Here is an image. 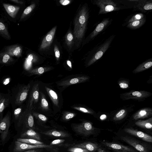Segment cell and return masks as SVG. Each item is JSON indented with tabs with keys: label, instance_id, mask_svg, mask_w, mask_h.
I'll use <instances>...</instances> for the list:
<instances>
[{
	"label": "cell",
	"instance_id": "1",
	"mask_svg": "<svg viewBox=\"0 0 152 152\" xmlns=\"http://www.w3.org/2000/svg\"><path fill=\"white\" fill-rule=\"evenodd\" d=\"M88 15L85 7L80 10L75 19L74 34L77 41L82 39L84 34L87 20Z\"/></svg>",
	"mask_w": 152,
	"mask_h": 152
},
{
	"label": "cell",
	"instance_id": "2",
	"mask_svg": "<svg viewBox=\"0 0 152 152\" xmlns=\"http://www.w3.org/2000/svg\"><path fill=\"white\" fill-rule=\"evenodd\" d=\"M52 145L43 144L41 145H32L23 143L18 141L15 142L13 149V152H22L23 151L30 149L42 148H50Z\"/></svg>",
	"mask_w": 152,
	"mask_h": 152
},
{
	"label": "cell",
	"instance_id": "3",
	"mask_svg": "<svg viewBox=\"0 0 152 152\" xmlns=\"http://www.w3.org/2000/svg\"><path fill=\"white\" fill-rule=\"evenodd\" d=\"M10 123V115L9 114L0 120V134L2 142L4 141L7 136Z\"/></svg>",
	"mask_w": 152,
	"mask_h": 152
},
{
	"label": "cell",
	"instance_id": "4",
	"mask_svg": "<svg viewBox=\"0 0 152 152\" xmlns=\"http://www.w3.org/2000/svg\"><path fill=\"white\" fill-rule=\"evenodd\" d=\"M74 129L77 133L86 136L92 134L94 131V127L88 122L83 123L75 126Z\"/></svg>",
	"mask_w": 152,
	"mask_h": 152
},
{
	"label": "cell",
	"instance_id": "5",
	"mask_svg": "<svg viewBox=\"0 0 152 152\" xmlns=\"http://www.w3.org/2000/svg\"><path fill=\"white\" fill-rule=\"evenodd\" d=\"M97 3L100 8V13L110 12L117 8L116 5L111 0H99Z\"/></svg>",
	"mask_w": 152,
	"mask_h": 152
},
{
	"label": "cell",
	"instance_id": "6",
	"mask_svg": "<svg viewBox=\"0 0 152 152\" xmlns=\"http://www.w3.org/2000/svg\"><path fill=\"white\" fill-rule=\"evenodd\" d=\"M121 138L124 141L140 152H149L145 146L132 137H121Z\"/></svg>",
	"mask_w": 152,
	"mask_h": 152
},
{
	"label": "cell",
	"instance_id": "7",
	"mask_svg": "<svg viewBox=\"0 0 152 152\" xmlns=\"http://www.w3.org/2000/svg\"><path fill=\"white\" fill-rule=\"evenodd\" d=\"M104 145L119 152H137L133 149L122 145L107 142L102 143Z\"/></svg>",
	"mask_w": 152,
	"mask_h": 152
},
{
	"label": "cell",
	"instance_id": "8",
	"mask_svg": "<svg viewBox=\"0 0 152 152\" xmlns=\"http://www.w3.org/2000/svg\"><path fill=\"white\" fill-rule=\"evenodd\" d=\"M125 131L128 133L138 137L143 140L148 142H152V136L145 133L132 128H126L125 129Z\"/></svg>",
	"mask_w": 152,
	"mask_h": 152
},
{
	"label": "cell",
	"instance_id": "9",
	"mask_svg": "<svg viewBox=\"0 0 152 152\" xmlns=\"http://www.w3.org/2000/svg\"><path fill=\"white\" fill-rule=\"evenodd\" d=\"M56 29V26H55L47 34L42 42L40 49H45L50 45L53 39Z\"/></svg>",
	"mask_w": 152,
	"mask_h": 152
},
{
	"label": "cell",
	"instance_id": "10",
	"mask_svg": "<svg viewBox=\"0 0 152 152\" xmlns=\"http://www.w3.org/2000/svg\"><path fill=\"white\" fill-rule=\"evenodd\" d=\"M20 137L21 138L34 139L40 141L41 140L39 134L31 129H28L22 134Z\"/></svg>",
	"mask_w": 152,
	"mask_h": 152
},
{
	"label": "cell",
	"instance_id": "11",
	"mask_svg": "<svg viewBox=\"0 0 152 152\" xmlns=\"http://www.w3.org/2000/svg\"><path fill=\"white\" fill-rule=\"evenodd\" d=\"M41 133L45 135L53 137H68L70 134L66 132L56 130H51L45 132H40Z\"/></svg>",
	"mask_w": 152,
	"mask_h": 152
},
{
	"label": "cell",
	"instance_id": "12",
	"mask_svg": "<svg viewBox=\"0 0 152 152\" xmlns=\"http://www.w3.org/2000/svg\"><path fill=\"white\" fill-rule=\"evenodd\" d=\"M110 43V41H108L102 46L101 48L96 53L94 56L90 61L88 64L89 65L92 64L102 56L109 47Z\"/></svg>",
	"mask_w": 152,
	"mask_h": 152
},
{
	"label": "cell",
	"instance_id": "13",
	"mask_svg": "<svg viewBox=\"0 0 152 152\" xmlns=\"http://www.w3.org/2000/svg\"><path fill=\"white\" fill-rule=\"evenodd\" d=\"M29 86H24L20 89L16 97L15 102L20 104L26 99L29 89Z\"/></svg>",
	"mask_w": 152,
	"mask_h": 152
},
{
	"label": "cell",
	"instance_id": "14",
	"mask_svg": "<svg viewBox=\"0 0 152 152\" xmlns=\"http://www.w3.org/2000/svg\"><path fill=\"white\" fill-rule=\"evenodd\" d=\"M72 146V147L85 148L90 151H94L99 148V146L98 144L90 142H85L73 145Z\"/></svg>",
	"mask_w": 152,
	"mask_h": 152
},
{
	"label": "cell",
	"instance_id": "15",
	"mask_svg": "<svg viewBox=\"0 0 152 152\" xmlns=\"http://www.w3.org/2000/svg\"><path fill=\"white\" fill-rule=\"evenodd\" d=\"M3 5L7 13L11 17L14 18L20 9V7L12 5L3 4Z\"/></svg>",
	"mask_w": 152,
	"mask_h": 152
},
{
	"label": "cell",
	"instance_id": "16",
	"mask_svg": "<svg viewBox=\"0 0 152 152\" xmlns=\"http://www.w3.org/2000/svg\"><path fill=\"white\" fill-rule=\"evenodd\" d=\"M108 22V20L107 19H106L99 23L92 33L91 35V38H92L101 31L107 24Z\"/></svg>",
	"mask_w": 152,
	"mask_h": 152
},
{
	"label": "cell",
	"instance_id": "17",
	"mask_svg": "<svg viewBox=\"0 0 152 152\" xmlns=\"http://www.w3.org/2000/svg\"><path fill=\"white\" fill-rule=\"evenodd\" d=\"M17 141L29 144L32 145H41L44 144L42 142L36 140L23 138H19L17 139Z\"/></svg>",
	"mask_w": 152,
	"mask_h": 152
},
{
	"label": "cell",
	"instance_id": "18",
	"mask_svg": "<svg viewBox=\"0 0 152 152\" xmlns=\"http://www.w3.org/2000/svg\"><path fill=\"white\" fill-rule=\"evenodd\" d=\"M138 126L147 129H151L152 127L151 119L146 121H139L135 123Z\"/></svg>",
	"mask_w": 152,
	"mask_h": 152
},
{
	"label": "cell",
	"instance_id": "19",
	"mask_svg": "<svg viewBox=\"0 0 152 152\" xmlns=\"http://www.w3.org/2000/svg\"><path fill=\"white\" fill-rule=\"evenodd\" d=\"M145 19H142L130 22L128 25V27L133 29L137 28L141 26L145 22Z\"/></svg>",
	"mask_w": 152,
	"mask_h": 152
},
{
	"label": "cell",
	"instance_id": "20",
	"mask_svg": "<svg viewBox=\"0 0 152 152\" xmlns=\"http://www.w3.org/2000/svg\"><path fill=\"white\" fill-rule=\"evenodd\" d=\"M9 102V99L6 97H3L1 99L0 101V116L4 110L7 106Z\"/></svg>",
	"mask_w": 152,
	"mask_h": 152
},
{
	"label": "cell",
	"instance_id": "21",
	"mask_svg": "<svg viewBox=\"0 0 152 152\" xmlns=\"http://www.w3.org/2000/svg\"><path fill=\"white\" fill-rule=\"evenodd\" d=\"M22 48L18 46L10 49L9 51V53L11 55L16 56H19L21 53Z\"/></svg>",
	"mask_w": 152,
	"mask_h": 152
},
{
	"label": "cell",
	"instance_id": "22",
	"mask_svg": "<svg viewBox=\"0 0 152 152\" xmlns=\"http://www.w3.org/2000/svg\"><path fill=\"white\" fill-rule=\"evenodd\" d=\"M149 112L145 109L142 110L140 111L137 114L134 116V118L135 119L140 118H144L147 116L149 114Z\"/></svg>",
	"mask_w": 152,
	"mask_h": 152
},
{
	"label": "cell",
	"instance_id": "23",
	"mask_svg": "<svg viewBox=\"0 0 152 152\" xmlns=\"http://www.w3.org/2000/svg\"><path fill=\"white\" fill-rule=\"evenodd\" d=\"M152 66V62L148 61L140 65L136 69V70L137 72L141 71L149 68Z\"/></svg>",
	"mask_w": 152,
	"mask_h": 152
},
{
	"label": "cell",
	"instance_id": "24",
	"mask_svg": "<svg viewBox=\"0 0 152 152\" xmlns=\"http://www.w3.org/2000/svg\"><path fill=\"white\" fill-rule=\"evenodd\" d=\"M27 127L31 129L34 125V120L33 116L30 114L25 122Z\"/></svg>",
	"mask_w": 152,
	"mask_h": 152
},
{
	"label": "cell",
	"instance_id": "25",
	"mask_svg": "<svg viewBox=\"0 0 152 152\" xmlns=\"http://www.w3.org/2000/svg\"><path fill=\"white\" fill-rule=\"evenodd\" d=\"M73 36L70 31H69L66 36V41L67 45L70 47L73 43Z\"/></svg>",
	"mask_w": 152,
	"mask_h": 152
},
{
	"label": "cell",
	"instance_id": "26",
	"mask_svg": "<svg viewBox=\"0 0 152 152\" xmlns=\"http://www.w3.org/2000/svg\"><path fill=\"white\" fill-rule=\"evenodd\" d=\"M35 6V4H33L26 8L23 12L21 18H23L25 16L29 14L34 9Z\"/></svg>",
	"mask_w": 152,
	"mask_h": 152
},
{
	"label": "cell",
	"instance_id": "27",
	"mask_svg": "<svg viewBox=\"0 0 152 152\" xmlns=\"http://www.w3.org/2000/svg\"><path fill=\"white\" fill-rule=\"evenodd\" d=\"M69 152H90V151L85 148L79 147H72L68 149Z\"/></svg>",
	"mask_w": 152,
	"mask_h": 152
},
{
	"label": "cell",
	"instance_id": "28",
	"mask_svg": "<svg viewBox=\"0 0 152 152\" xmlns=\"http://www.w3.org/2000/svg\"><path fill=\"white\" fill-rule=\"evenodd\" d=\"M22 111L21 107H19L15 109L14 111V115L15 119L18 120V122L20 120L22 114H20Z\"/></svg>",
	"mask_w": 152,
	"mask_h": 152
},
{
	"label": "cell",
	"instance_id": "29",
	"mask_svg": "<svg viewBox=\"0 0 152 152\" xmlns=\"http://www.w3.org/2000/svg\"><path fill=\"white\" fill-rule=\"evenodd\" d=\"M143 15L142 14H136L132 17L129 20V22H131L133 21L139 20L143 19Z\"/></svg>",
	"mask_w": 152,
	"mask_h": 152
},
{
	"label": "cell",
	"instance_id": "30",
	"mask_svg": "<svg viewBox=\"0 0 152 152\" xmlns=\"http://www.w3.org/2000/svg\"><path fill=\"white\" fill-rule=\"evenodd\" d=\"M64 139H58L54 140L53 141L50 143V145H58L62 143L65 141Z\"/></svg>",
	"mask_w": 152,
	"mask_h": 152
},
{
	"label": "cell",
	"instance_id": "31",
	"mask_svg": "<svg viewBox=\"0 0 152 152\" xmlns=\"http://www.w3.org/2000/svg\"><path fill=\"white\" fill-rule=\"evenodd\" d=\"M125 112L124 109L121 110L116 115L115 119H121V118Z\"/></svg>",
	"mask_w": 152,
	"mask_h": 152
},
{
	"label": "cell",
	"instance_id": "32",
	"mask_svg": "<svg viewBox=\"0 0 152 152\" xmlns=\"http://www.w3.org/2000/svg\"><path fill=\"white\" fill-rule=\"evenodd\" d=\"M54 51L56 58L58 60L60 56V52L57 46L56 45L54 47Z\"/></svg>",
	"mask_w": 152,
	"mask_h": 152
},
{
	"label": "cell",
	"instance_id": "33",
	"mask_svg": "<svg viewBox=\"0 0 152 152\" xmlns=\"http://www.w3.org/2000/svg\"><path fill=\"white\" fill-rule=\"evenodd\" d=\"M49 93L51 97L55 100H57L58 97L56 93L53 90L50 89L49 91Z\"/></svg>",
	"mask_w": 152,
	"mask_h": 152
},
{
	"label": "cell",
	"instance_id": "34",
	"mask_svg": "<svg viewBox=\"0 0 152 152\" xmlns=\"http://www.w3.org/2000/svg\"><path fill=\"white\" fill-rule=\"evenodd\" d=\"M33 56L32 54L29 55L26 60V64L27 65H30L33 59Z\"/></svg>",
	"mask_w": 152,
	"mask_h": 152
},
{
	"label": "cell",
	"instance_id": "35",
	"mask_svg": "<svg viewBox=\"0 0 152 152\" xmlns=\"http://www.w3.org/2000/svg\"><path fill=\"white\" fill-rule=\"evenodd\" d=\"M143 8L145 10H149L152 9V4L151 3H148L145 5L143 6Z\"/></svg>",
	"mask_w": 152,
	"mask_h": 152
},
{
	"label": "cell",
	"instance_id": "36",
	"mask_svg": "<svg viewBox=\"0 0 152 152\" xmlns=\"http://www.w3.org/2000/svg\"><path fill=\"white\" fill-rule=\"evenodd\" d=\"M10 58V56L8 54H5L3 57L2 61L4 63L7 62Z\"/></svg>",
	"mask_w": 152,
	"mask_h": 152
},
{
	"label": "cell",
	"instance_id": "37",
	"mask_svg": "<svg viewBox=\"0 0 152 152\" xmlns=\"http://www.w3.org/2000/svg\"><path fill=\"white\" fill-rule=\"evenodd\" d=\"M59 2L61 5L65 6L69 4L70 1L68 0H61L59 1Z\"/></svg>",
	"mask_w": 152,
	"mask_h": 152
},
{
	"label": "cell",
	"instance_id": "38",
	"mask_svg": "<svg viewBox=\"0 0 152 152\" xmlns=\"http://www.w3.org/2000/svg\"><path fill=\"white\" fill-rule=\"evenodd\" d=\"M132 94L134 96L138 97H140L142 96L141 93L138 91H134L132 93Z\"/></svg>",
	"mask_w": 152,
	"mask_h": 152
},
{
	"label": "cell",
	"instance_id": "39",
	"mask_svg": "<svg viewBox=\"0 0 152 152\" xmlns=\"http://www.w3.org/2000/svg\"><path fill=\"white\" fill-rule=\"evenodd\" d=\"M79 80L77 78H74L71 79L69 81V83L71 84H75L79 82Z\"/></svg>",
	"mask_w": 152,
	"mask_h": 152
},
{
	"label": "cell",
	"instance_id": "40",
	"mask_svg": "<svg viewBox=\"0 0 152 152\" xmlns=\"http://www.w3.org/2000/svg\"><path fill=\"white\" fill-rule=\"evenodd\" d=\"M41 103L43 106L46 107L48 106V103L47 100L45 98L42 99Z\"/></svg>",
	"mask_w": 152,
	"mask_h": 152
},
{
	"label": "cell",
	"instance_id": "41",
	"mask_svg": "<svg viewBox=\"0 0 152 152\" xmlns=\"http://www.w3.org/2000/svg\"><path fill=\"white\" fill-rule=\"evenodd\" d=\"M39 93L38 92L36 91L34 92L33 94V98L35 99H37L39 97Z\"/></svg>",
	"mask_w": 152,
	"mask_h": 152
},
{
	"label": "cell",
	"instance_id": "42",
	"mask_svg": "<svg viewBox=\"0 0 152 152\" xmlns=\"http://www.w3.org/2000/svg\"><path fill=\"white\" fill-rule=\"evenodd\" d=\"M0 30L4 31H7L5 25L3 23L1 22H0Z\"/></svg>",
	"mask_w": 152,
	"mask_h": 152
},
{
	"label": "cell",
	"instance_id": "43",
	"mask_svg": "<svg viewBox=\"0 0 152 152\" xmlns=\"http://www.w3.org/2000/svg\"><path fill=\"white\" fill-rule=\"evenodd\" d=\"M74 116V115L73 113H70L66 115L65 117V118L66 119L68 120L73 118Z\"/></svg>",
	"mask_w": 152,
	"mask_h": 152
},
{
	"label": "cell",
	"instance_id": "44",
	"mask_svg": "<svg viewBox=\"0 0 152 152\" xmlns=\"http://www.w3.org/2000/svg\"><path fill=\"white\" fill-rule=\"evenodd\" d=\"M38 116L39 118L42 121H45L47 119V118L43 115L40 114L38 115Z\"/></svg>",
	"mask_w": 152,
	"mask_h": 152
},
{
	"label": "cell",
	"instance_id": "45",
	"mask_svg": "<svg viewBox=\"0 0 152 152\" xmlns=\"http://www.w3.org/2000/svg\"><path fill=\"white\" fill-rule=\"evenodd\" d=\"M120 87L122 88H128L129 86L128 84L124 83H121L119 84Z\"/></svg>",
	"mask_w": 152,
	"mask_h": 152
},
{
	"label": "cell",
	"instance_id": "46",
	"mask_svg": "<svg viewBox=\"0 0 152 152\" xmlns=\"http://www.w3.org/2000/svg\"><path fill=\"white\" fill-rule=\"evenodd\" d=\"M41 150L38 149H34L28 150L23 152H40Z\"/></svg>",
	"mask_w": 152,
	"mask_h": 152
},
{
	"label": "cell",
	"instance_id": "47",
	"mask_svg": "<svg viewBox=\"0 0 152 152\" xmlns=\"http://www.w3.org/2000/svg\"><path fill=\"white\" fill-rule=\"evenodd\" d=\"M38 72L40 74H42L44 72V69L42 67H40L38 69Z\"/></svg>",
	"mask_w": 152,
	"mask_h": 152
},
{
	"label": "cell",
	"instance_id": "48",
	"mask_svg": "<svg viewBox=\"0 0 152 152\" xmlns=\"http://www.w3.org/2000/svg\"><path fill=\"white\" fill-rule=\"evenodd\" d=\"M79 110L85 113H89V111L83 107H80L79 108Z\"/></svg>",
	"mask_w": 152,
	"mask_h": 152
},
{
	"label": "cell",
	"instance_id": "49",
	"mask_svg": "<svg viewBox=\"0 0 152 152\" xmlns=\"http://www.w3.org/2000/svg\"><path fill=\"white\" fill-rule=\"evenodd\" d=\"M106 118V115H102L100 117V119L102 120L105 119Z\"/></svg>",
	"mask_w": 152,
	"mask_h": 152
},
{
	"label": "cell",
	"instance_id": "50",
	"mask_svg": "<svg viewBox=\"0 0 152 152\" xmlns=\"http://www.w3.org/2000/svg\"><path fill=\"white\" fill-rule=\"evenodd\" d=\"M67 64L71 68H72L71 63L70 61L68 60L67 61Z\"/></svg>",
	"mask_w": 152,
	"mask_h": 152
},
{
	"label": "cell",
	"instance_id": "51",
	"mask_svg": "<svg viewBox=\"0 0 152 152\" xmlns=\"http://www.w3.org/2000/svg\"><path fill=\"white\" fill-rule=\"evenodd\" d=\"M98 152H107L101 148H98L97 149Z\"/></svg>",
	"mask_w": 152,
	"mask_h": 152
},
{
	"label": "cell",
	"instance_id": "52",
	"mask_svg": "<svg viewBox=\"0 0 152 152\" xmlns=\"http://www.w3.org/2000/svg\"><path fill=\"white\" fill-rule=\"evenodd\" d=\"M12 1L15 2L16 3H20L21 4H22V2H20L19 1H18V0H12Z\"/></svg>",
	"mask_w": 152,
	"mask_h": 152
},
{
	"label": "cell",
	"instance_id": "53",
	"mask_svg": "<svg viewBox=\"0 0 152 152\" xmlns=\"http://www.w3.org/2000/svg\"><path fill=\"white\" fill-rule=\"evenodd\" d=\"M6 82L4 83V84L5 85L7 84L9 82V79H8L7 81V79H6Z\"/></svg>",
	"mask_w": 152,
	"mask_h": 152
},
{
	"label": "cell",
	"instance_id": "54",
	"mask_svg": "<svg viewBox=\"0 0 152 152\" xmlns=\"http://www.w3.org/2000/svg\"><path fill=\"white\" fill-rule=\"evenodd\" d=\"M1 99H0V101Z\"/></svg>",
	"mask_w": 152,
	"mask_h": 152
}]
</instances>
